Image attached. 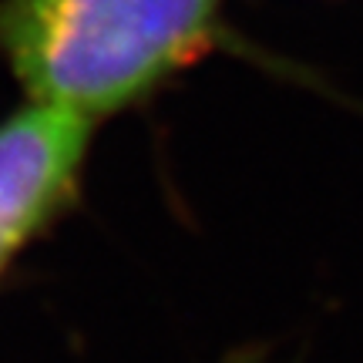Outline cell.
Returning <instances> with one entry per match:
<instances>
[{"label": "cell", "mask_w": 363, "mask_h": 363, "mask_svg": "<svg viewBox=\"0 0 363 363\" xmlns=\"http://www.w3.org/2000/svg\"><path fill=\"white\" fill-rule=\"evenodd\" d=\"M225 0H0V57L27 101L98 125L222 40Z\"/></svg>", "instance_id": "6da1fadb"}, {"label": "cell", "mask_w": 363, "mask_h": 363, "mask_svg": "<svg viewBox=\"0 0 363 363\" xmlns=\"http://www.w3.org/2000/svg\"><path fill=\"white\" fill-rule=\"evenodd\" d=\"M94 125L24 101L0 121V276L74 208Z\"/></svg>", "instance_id": "7a4b0ae2"}]
</instances>
